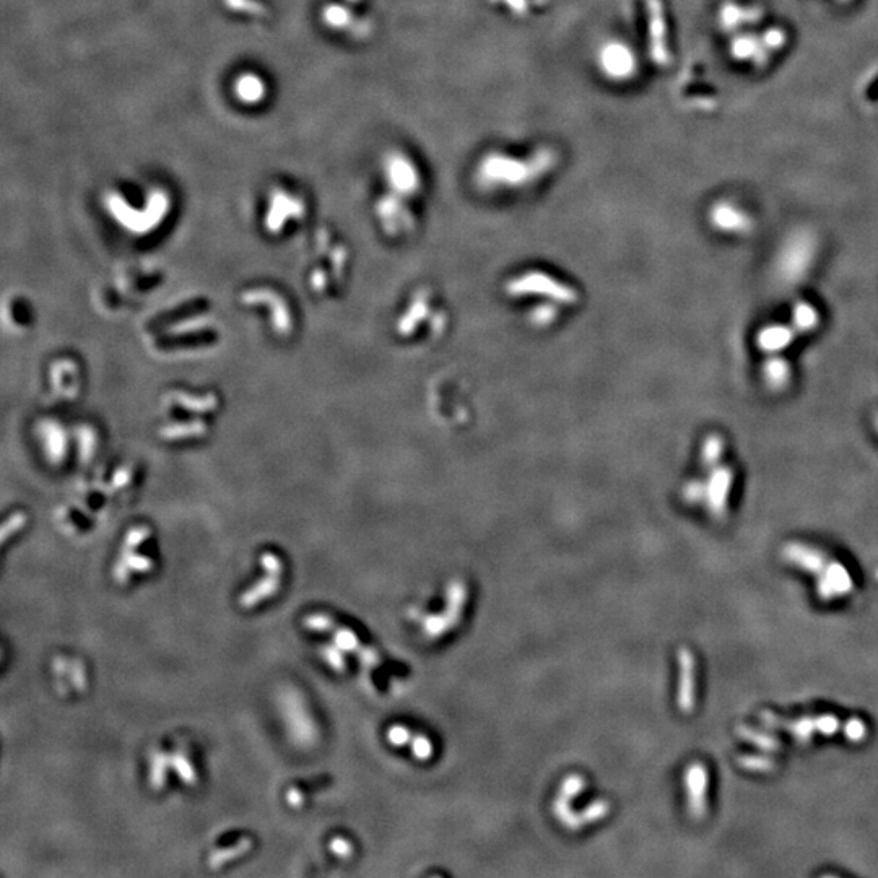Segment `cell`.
Returning <instances> with one entry per match:
<instances>
[{
  "mask_svg": "<svg viewBox=\"0 0 878 878\" xmlns=\"http://www.w3.org/2000/svg\"><path fill=\"white\" fill-rule=\"evenodd\" d=\"M820 251L817 233L810 228H797L787 233L774 256V270L786 285H799L809 277Z\"/></svg>",
  "mask_w": 878,
  "mask_h": 878,
  "instance_id": "6da1fadb",
  "label": "cell"
},
{
  "mask_svg": "<svg viewBox=\"0 0 878 878\" xmlns=\"http://www.w3.org/2000/svg\"><path fill=\"white\" fill-rule=\"evenodd\" d=\"M706 222L718 235L731 236V238H745L752 235L757 227L753 213L745 209L744 205L727 197L716 199L709 205Z\"/></svg>",
  "mask_w": 878,
  "mask_h": 878,
  "instance_id": "7a4b0ae2",
  "label": "cell"
},
{
  "mask_svg": "<svg viewBox=\"0 0 878 878\" xmlns=\"http://www.w3.org/2000/svg\"><path fill=\"white\" fill-rule=\"evenodd\" d=\"M83 378L79 361L59 357L48 368V394L54 404H69L79 399Z\"/></svg>",
  "mask_w": 878,
  "mask_h": 878,
  "instance_id": "3957f363",
  "label": "cell"
},
{
  "mask_svg": "<svg viewBox=\"0 0 878 878\" xmlns=\"http://www.w3.org/2000/svg\"><path fill=\"white\" fill-rule=\"evenodd\" d=\"M735 479H737V474L729 462H722L718 467L706 472V495L703 508L716 521L726 518L727 513H729Z\"/></svg>",
  "mask_w": 878,
  "mask_h": 878,
  "instance_id": "277c9868",
  "label": "cell"
},
{
  "mask_svg": "<svg viewBox=\"0 0 878 878\" xmlns=\"http://www.w3.org/2000/svg\"><path fill=\"white\" fill-rule=\"evenodd\" d=\"M597 64L604 77L617 83L628 82L638 72L635 49L620 40L607 41L600 48Z\"/></svg>",
  "mask_w": 878,
  "mask_h": 878,
  "instance_id": "5b68a950",
  "label": "cell"
},
{
  "mask_svg": "<svg viewBox=\"0 0 878 878\" xmlns=\"http://www.w3.org/2000/svg\"><path fill=\"white\" fill-rule=\"evenodd\" d=\"M646 15H648L649 57L656 66H669L672 54H670L666 5L662 0H646Z\"/></svg>",
  "mask_w": 878,
  "mask_h": 878,
  "instance_id": "8992f818",
  "label": "cell"
},
{
  "mask_svg": "<svg viewBox=\"0 0 878 878\" xmlns=\"http://www.w3.org/2000/svg\"><path fill=\"white\" fill-rule=\"evenodd\" d=\"M547 157V155H545ZM544 157V158H545ZM542 158V160H544ZM540 160H518V158L503 155V153H492L480 163L479 173L483 174V178L490 181H511V183H519L532 178L534 174L535 163Z\"/></svg>",
  "mask_w": 878,
  "mask_h": 878,
  "instance_id": "52a82bcc",
  "label": "cell"
},
{
  "mask_svg": "<svg viewBox=\"0 0 878 878\" xmlns=\"http://www.w3.org/2000/svg\"><path fill=\"white\" fill-rule=\"evenodd\" d=\"M729 56L739 64H748L753 69H765L773 59V54L761 41L760 33L750 30L737 31L729 41Z\"/></svg>",
  "mask_w": 878,
  "mask_h": 878,
  "instance_id": "ba28073f",
  "label": "cell"
},
{
  "mask_svg": "<svg viewBox=\"0 0 878 878\" xmlns=\"http://www.w3.org/2000/svg\"><path fill=\"white\" fill-rule=\"evenodd\" d=\"M765 9L758 4H740L735 0H724L719 5L716 20L718 27L727 35H734L737 31L747 30L763 22Z\"/></svg>",
  "mask_w": 878,
  "mask_h": 878,
  "instance_id": "9c48e42d",
  "label": "cell"
},
{
  "mask_svg": "<svg viewBox=\"0 0 878 878\" xmlns=\"http://www.w3.org/2000/svg\"><path fill=\"white\" fill-rule=\"evenodd\" d=\"M797 339L799 334L791 326V322L773 321L758 327L753 342L758 352L763 357H768V355H783L796 344Z\"/></svg>",
  "mask_w": 878,
  "mask_h": 878,
  "instance_id": "30bf717a",
  "label": "cell"
},
{
  "mask_svg": "<svg viewBox=\"0 0 878 878\" xmlns=\"http://www.w3.org/2000/svg\"><path fill=\"white\" fill-rule=\"evenodd\" d=\"M36 439H38V444H40L41 449H43V456L46 457V461L51 466H61L64 464V457L67 459V454H69V443L70 436L72 433H67L66 428L61 425V422H57V420H41L36 425L35 430Z\"/></svg>",
  "mask_w": 878,
  "mask_h": 878,
  "instance_id": "8fae6325",
  "label": "cell"
},
{
  "mask_svg": "<svg viewBox=\"0 0 878 878\" xmlns=\"http://www.w3.org/2000/svg\"><path fill=\"white\" fill-rule=\"evenodd\" d=\"M794 365L783 355H768L760 365L761 384L771 394H784L794 383Z\"/></svg>",
  "mask_w": 878,
  "mask_h": 878,
  "instance_id": "7c38bea8",
  "label": "cell"
},
{
  "mask_svg": "<svg viewBox=\"0 0 878 878\" xmlns=\"http://www.w3.org/2000/svg\"><path fill=\"white\" fill-rule=\"evenodd\" d=\"M384 173H386L387 183L396 187V191L413 192L420 184V173H418L417 165L405 153H389L384 160Z\"/></svg>",
  "mask_w": 878,
  "mask_h": 878,
  "instance_id": "4fadbf2b",
  "label": "cell"
},
{
  "mask_svg": "<svg viewBox=\"0 0 878 878\" xmlns=\"http://www.w3.org/2000/svg\"><path fill=\"white\" fill-rule=\"evenodd\" d=\"M789 322L799 337H805L815 334L822 327V313L812 301L797 300L792 303L789 311Z\"/></svg>",
  "mask_w": 878,
  "mask_h": 878,
  "instance_id": "5bb4252c",
  "label": "cell"
},
{
  "mask_svg": "<svg viewBox=\"0 0 878 878\" xmlns=\"http://www.w3.org/2000/svg\"><path fill=\"white\" fill-rule=\"evenodd\" d=\"M685 786H687L690 810L693 815H701V812H705L706 791H708V773L705 766H701L700 763L688 766Z\"/></svg>",
  "mask_w": 878,
  "mask_h": 878,
  "instance_id": "9a60e30c",
  "label": "cell"
},
{
  "mask_svg": "<svg viewBox=\"0 0 878 878\" xmlns=\"http://www.w3.org/2000/svg\"><path fill=\"white\" fill-rule=\"evenodd\" d=\"M680 688H679V706L682 711L688 713L693 708V692H695V667H693V656L687 649L680 651Z\"/></svg>",
  "mask_w": 878,
  "mask_h": 878,
  "instance_id": "2e32d148",
  "label": "cell"
},
{
  "mask_svg": "<svg viewBox=\"0 0 878 878\" xmlns=\"http://www.w3.org/2000/svg\"><path fill=\"white\" fill-rule=\"evenodd\" d=\"M727 439L721 433H709L705 438L701 439L700 444V466L708 472V470L718 467L726 459Z\"/></svg>",
  "mask_w": 878,
  "mask_h": 878,
  "instance_id": "e0dca14e",
  "label": "cell"
},
{
  "mask_svg": "<svg viewBox=\"0 0 878 878\" xmlns=\"http://www.w3.org/2000/svg\"><path fill=\"white\" fill-rule=\"evenodd\" d=\"M467 600V587L462 581H453L449 584L446 592V610L443 615L448 620L451 628H456L461 623L462 612Z\"/></svg>",
  "mask_w": 878,
  "mask_h": 878,
  "instance_id": "ac0fdd59",
  "label": "cell"
},
{
  "mask_svg": "<svg viewBox=\"0 0 878 878\" xmlns=\"http://www.w3.org/2000/svg\"><path fill=\"white\" fill-rule=\"evenodd\" d=\"M280 586L279 574H269V578L266 581H262V583L254 586L251 591L246 592L243 597H241V605H243L244 609H251L257 602H261V600L267 599V597L272 596L277 592Z\"/></svg>",
  "mask_w": 878,
  "mask_h": 878,
  "instance_id": "d6986e66",
  "label": "cell"
},
{
  "mask_svg": "<svg viewBox=\"0 0 878 878\" xmlns=\"http://www.w3.org/2000/svg\"><path fill=\"white\" fill-rule=\"evenodd\" d=\"M760 35L761 41H763L766 49H768L773 56L774 54L784 51L787 44H789V33H787L786 28L779 27V25L765 28V30L761 31Z\"/></svg>",
  "mask_w": 878,
  "mask_h": 878,
  "instance_id": "ffe728a7",
  "label": "cell"
},
{
  "mask_svg": "<svg viewBox=\"0 0 878 878\" xmlns=\"http://www.w3.org/2000/svg\"><path fill=\"white\" fill-rule=\"evenodd\" d=\"M705 495V477L703 479L700 477V479L688 480L683 485V498H685L688 505L701 506L703 508V505H705Z\"/></svg>",
  "mask_w": 878,
  "mask_h": 878,
  "instance_id": "44dd1931",
  "label": "cell"
},
{
  "mask_svg": "<svg viewBox=\"0 0 878 878\" xmlns=\"http://www.w3.org/2000/svg\"><path fill=\"white\" fill-rule=\"evenodd\" d=\"M332 635H334L335 646H339L342 651L360 652L361 648H363L360 641H358V636L352 630H348V628H342V626L337 628V626H334Z\"/></svg>",
  "mask_w": 878,
  "mask_h": 878,
  "instance_id": "7402d4cb",
  "label": "cell"
},
{
  "mask_svg": "<svg viewBox=\"0 0 878 878\" xmlns=\"http://www.w3.org/2000/svg\"><path fill=\"white\" fill-rule=\"evenodd\" d=\"M448 630H451V625H449V622L446 620L443 613H438V615H428V617L423 618V633H425L428 638H439V636H443Z\"/></svg>",
  "mask_w": 878,
  "mask_h": 878,
  "instance_id": "603a6c76",
  "label": "cell"
},
{
  "mask_svg": "<svg viewBox=\"0 0 878 878\" xmlns=\"http://www.w3.org/2000/svg\"><path fill=\"white\" fill-rule=\"evenodd\" d=\"M410 747H412L413 757L418 758L420 761L430 760L433 757V753H435V745H433L431 739H428L423 734H413Z\"/></svg>",
  "mask_w": 878,
  "mask_h": 878,
  "instance_id": "cb8c5ba5",
  "label": "cell"
},
{
  "mask_svg": "<svg viewBox=\"0 0 878 878\" xmlns=\"http://www.w3.org/2000/svg\"><path fill=\"white\" fill-rule=\"evenodd\" d=\"M610 804L607 800H596V802H592L586 810L581 812V818H583L584 825H591V823L599 822V820H604L607 815H609Z\"/></svg>",
  "mask_w": 878,
  "mask_h": 878,
  "instance_id": "d4e9b609",
  "label": "cell"
},
{
  "mask_svg": "<svg viewBox=\"0 0 878 878\" xmlns=\"http://www.w3.org/2000/svg\"><path fill=\"white\" fill-rule=\"evenodd\" d=\"M584 789H586V779H584L583 776H579V774H571V776H568V778L561 783L560 792L563 796L574 799V797L579 796Z\"/></svg>",
  "mask_w": 878,
  "mask_h": 878,
  "instance_id": "484cf974",
  "label": "cell"
},
{
  "mask_svg": "<svg viewBox=\"0 0 878 878\" xmlns=\"http://www.w3.org/2000/svg\"><path fill=\"white\" fill-rule=\"evenodd\" d=\"M249 848H251V841H249V839H243L238 846H233V848L217 852L210 862H212L213 867H218V865L225 864V862L230 861L233 857L240 856L243 852L248 851Z\"/></svg>",
  "mask_w": 878,
  "mask_h": 878,
  "instance_id": "4316f807",
  "label": "cell"
},
{
  "mask_svg": "<svg viewBox=\"0 0 878 878\" xmlns=\"http://www.w3.org/2000/svg\"><path fill=\"white\" fill-rule=\"evenodd\" d=\"M412 739L413 732L410 731L409 727L400 726V724L389 727V731H387V740L394 747H404V745L410 744Z\"/></svg>",
  "mask_w": 878,
  "mask_h": 878,
  "instance_id": "83f0119b",
  "label": "cell"
},
{
  "mask_svg": "<svg viewBox=\"0 0 878 878\" xmlns=\"http://www.w3.org/2000/svg\"><path fill=\"white\" fill-rule=\"evenodd\" d=\"M305 626L313 631H331L334 630L335 623L332 622V618L327 617V615L314 613V615L306 617Z\"/></svg>",
  "mask_w": 878,
  "mask_h": 878,
  "instance_id": "f1b7e54d",
  "label": "cell"
},
{
  "mask_svg": "<svg viewBox=\"0 0 878 878\" xmlns=\"http://www.w3.org/2000/svg\"><path fill=\"white\" fill-rule=\"evenodd\" d=\"M342 652L344 651H342L339 646L322 649V656L326 659L327 664H329L332 669L337 670V672H344L345 670V657Z\"/></svg>",
  "mask_w": 878,
  "mask_h": 878,
  "instance_id": "f546056e",
  "label": "cell"
},
{
  "mask_svg": "<svg viewBox=\"0 0 878 878\" xmlns=\"http://www.w3.org/2000/svg\"><path fill=\"white\" fill-rule=\"evenodd\" d=\"M165 765H166V757L165 755H157V757L153 758V768H152V781L153 786H163L165 783ZM155 787V789H157Z\"/></svg>",
  "mask_w": 878,
  "mask_h": 878,
  "instance_id": "4dcf8cb0",
  "label": "cell"
},
{
  "mask_svg": "<svg viewBox=\"0 0 878 878\" xmlns=\"http://www.w3.org/2000/svg\"><path fill=\"white\" fill-rule=\"evenodd\" d=\"M261 563L269 574H279L283 571L282 561L274 553L266 552L261 557Z\"/></svg>",
  "mask_w": 878,
  "mask_h": 878,
  "instance_id": "1f68e13d",
  "label": "cell"
},
{
  "mask_svg": "<svg viewBox=\"0 0 878 878\" xmlns=\"http://www.w3.org/2000/svg\"><path fill=\"white\" fill-rule=\"evenodd\" d=\"M173 760L174 765L178 768L179 774H181V778H183L186 783H194V781H196V776H194V771H192L191 765L187 763L186 758L181 757V755H176Z\"/></svg>",
  "mask_w": 878,
  "mask_h": 878,
  "instance_id": "d6a6232c",
  "label": "cell"
},
{
  "mask_svg": "<svg viewBox=\"0 0 878 878\" xmlns=\"http://www.w3.org/2000/svg\"><path fill=\"white\" fill-rule=\"evenodd\" d=\"M27 522V518H25V514L17 513L9 519V521L4 524V532H2V540L9 539L10 532H17L20 527L23 526Z\"/></svg>",
  "mask_w": 878,
  "mask_h": 878,
  "instance_id": "836d02e7",
  "label": "cell"
},
{
  "mask_svg": "<svg viewBox=\"0 0 878 878\" xmlns=\"http://www.w3.org/2000/svg\"><path fill=\"white\" fill-rule=\"evenodd\" d=\"M331 849L334 851L335 856L342 857V859H347V857L353 854L352 844L348 843L347 839L344 838H335L331 843Z\"/></svg>",
  "mask_w": 878,
  "mask_h": 878,
  "instance_id": "e575fe53",
  "label": "cell"
},
{
  "mask_svg": "<svg viewBox=\"0 0 878 878\" xmlns=\"http://www.w3.org/2000/svg\"><path fill=\"white\" fill-rule=\"evenodd\" d=\"M358 656H360L361 662H363L365 666L376 667L381 664L379 654L378 652L374 651L373 648H366V646H363V648H361V651L358 652Z\"/></svg>",
  "mask_w": 878,
  "mask_h": 878,
  "instance_id": "d590c367",
  "label": "cell"
},
{
  "mask_svg": "<svg viewBox=\"0 0 878 878\" xmlns=\"http://www.w3.org/2000/svg\"><path fill=\"white\" fill-rule=\"evenodd\" d=\"M874 430H875V433H877V435H878V412L875 413V417H874Z\"/></svg>",
  "mask_w": 878,
  "mask_h": 878,
  "instance_id": "8d00e7d4",
  "label": "cell"
},
{
  "mask_svg": "<svg viewBox=\"0 0 878 878\" xmlns=\"http://www.w3.org/2000/svg\"><path fill=\"white\" fill-rule=\"evenodd\" d=\"M836 2H838V4H841V5H849V4H852V2H854V0H836Z\"/></svg>",
  "mask_w": 878,
  "mask_h": 878,
  "instance_id": "74e56055",
  "label": "cell"
},
{
  "mask_svg": "<svg viewBox=\"0 0 878 878\" xmlns=\"http://www.w3.org/2000/svg\"><path fill=\"white\" fill-rule=\"evenodd\" d=\"M877 111H878V100H877Z\"/></svg>",
  "mask_w": 878,
  "mask_h": 878,
  "instance_id": "f35d334b",
  "label": "cell"
}]
</instances>
